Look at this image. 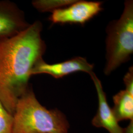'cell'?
Segmentation results:
<instances>
[{"label":"cell","mask_w":133,"mask_h":133,"mask_svg":"<svg viewBox=\"0 0 133 133\" xmlns=\"http://www.w3.org/2000/svg\"><path fill=\"white\" fill-rule=\"evenodd\" d=\"M42 30L41 22L36 21L15 36L0 38V103L12 115L30 86L34 68L43 60L46 45Z\"/></svg>","instance_id":"6da1fadb"},{"label":"cell","mask_w":133,"mask_h":133,"mask_svg":"<svg viewBox=\"0 0 133 133\" xmlns=\"http://www.w3.org/2000/svg\"><path fill=\"white\" fill-rule=\"evenodd\" d=\"M12 115V133H69L65 115L41 105L30 86L18 100Z\"/></svg>","instance_id":"7a4b0ae2"},{"label":"cell","mask_w":133,"mask_h":133,"mask_svg":"<svg viewBox=\"0 0 133 133\" xmlns=\"http://www.w3.org/2000/svg\"><path fill=\"white\" fill-rule=\"evenodd\" d=\"M123 14L107 29V64L105 74L109 75L128 61L133 52V2L126 1Z\"/></svg>","instance_id":"3957f363"},{"label":"cell","mask_w":133,"mask_h":133,"mask_svg":"<svg viewBox=\"0 0 133 133\" xmlns=\"http://www.w3.org/2000/svg\"><path fill=\"white\" fill-rule=\"evenodd\" d=\"M99 2L76 1L65 8L55 10L49 17L53 23L83 25L102 10Z\"/></svg>","instance_id":"277c9868"},{"label":"cell","mask_w":133,"mask_h":133,"mask_svg":"<svg viewBox=\"0 0 133 133\" xmlns=\"http://www.w3.org/2000/svg\"><path fill=\"white\" fill-rule=\"evenodd\" d=\"M29 26L23 11L14 3L0 1V38L15 36Z\"/></svg>","instance_id":"5b68a950"},{"label":"cell","mask_w":133,"mask_h":133,"mask_svg":"<svg viewBox=\"0 0 133 133\" xmlns=\"http://www.w3.org/2000/svg\"><path fill=\"white\" fill-rule=\"evenodd\" d=\"M93 65L87 62L85 58L77 57L59 63L49 64L42 60L34 68L32 76L45 74L49 75L55 78L63 76L76 71H84L90 75L93 71Z\"/></svg>","instance_id":"8992f818"},{"label":"cell","mask_w":133,"mask_h":133,"mask_svg":"<svg viewBox=\"0 0 133 133\" xmlns=\"http://www.w3.org/2000/svg\"><path fill=\"white\" fill-rule=\"evenodd\" d=\"M94 82L98 98V109L92 120V124L97 128H104L109 133H124V129L119 125L107 102L101 81L94 72L91 74Z\"/></svg>","instance_id":"52a82bcc"},{"label":"cell","mask_w":133,"mask_h":133,"mask_svg":"<svg viewBox=\"0 0 133 133\" xmlns=\"http://www.w3.org/2000/svg\"><path fill=\"white\" fill-rule=\"evenodd\" d=\"M112 112L117 121L133 120V95L126 90H121L113 97Z\"/></svg>","instance_id":"ba28073f"},{"label":"cell","mask_w":133,"mask_h":133,"mask_svg":"<svg viewBox=\"0 0 133 133\" xmlns=\"http://www.w3.org/2000/svg\"><path fill=\"white\" fill-rule=\"evenodd\" d=\"M76 1L71 0H55V1H35L32 3L35 7L39 11H53L55 10L61 9L64 6L71 5Z\"/></svg>","instance_id":"9c48e42d"},{"label":"cell","mask_w":133,"mask_h":133,"mask_svg":"<svg viewBox=\"0 0 133 133\" xmlns=\"http://www.w3.org/2000/svg\"><path fill=\"white\" fill-rule=\"evenodd\" d=\"M13 115L0 103V133H12Z\"/></svg>","instance_id":"30bf717a"},{"label":"cell","mask_w":133,"mask_h":133,"mask_svg":"<svg viewBox=\"0 0 133 133\" xmlns=\"http://www.w3.org/2000/svg\"><path fill=\"white\" fill-rule=\"evenodd\" d=\"M124 82L126 86V90L133 95V66L130 68L123 78Z\"/></svg>","instance_id":"8fae6325"},{"label":"cell","mask_w":133,"mask_h":133,"mask_svg":"<svg viewBox=\"0 0 133 133\" xmlns=\"http://www.w3.org/2000/svg\"><path fill=\"white\" fill-rule=\"evenodd\" d=\"M123 129L124 133H133V120H130L128 126Z\"/></svg>","instance_id":"7c38bea8"}]
</instances>
